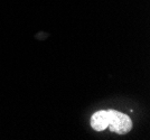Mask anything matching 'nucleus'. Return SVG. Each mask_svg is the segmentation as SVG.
Wrapping results in <instances>:
<instances>
[{
  "mask_svg": "<svg viewBox=\"0 0 150 140\" xmlns=\"http://www.w3.org/2000/svg\"><path fill=\"white\" fill-rule=\"evenodd\" d=\"M108 123L110 130L118 134H128L132 129L130 117L115 110H108Z\"/></svg>",
  "mask_w": 150,
  "mask_h": 140,
  "instance_id": "obj_1",
  "label": "nucleus"
},
{
  "mask_svg": "<svg viewBox=\"0 0 150 140\" xmlns=\"http://www.w3.org/2000/svg\"><path fill=\"white\" fill-rule=\"evenodd\" d=\"M91 126L95 131H103L108 129V110L96 111L91 118Z\"/></svg>",
  "mask_w": 150,
  "mask_h": 140,
  "instance_id": "obj_2",
  "label": "nucleus"
}]
</instances>
